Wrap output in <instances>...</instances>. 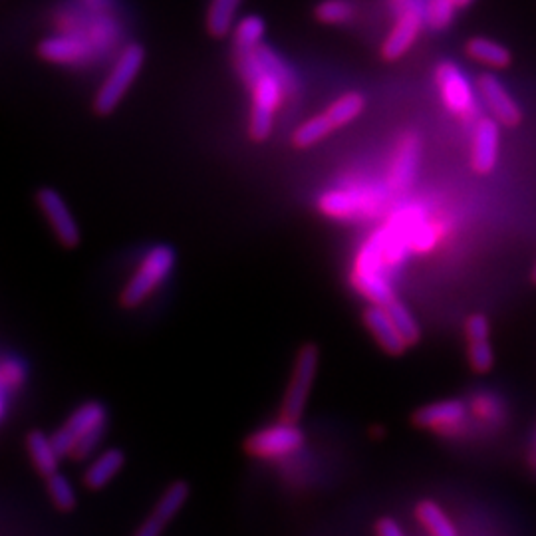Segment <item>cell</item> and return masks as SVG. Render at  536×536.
Masks as SVG:
<instances>
[{
  "mask_svg": "<svg viewBox=\"0 0 536 536\" xmlns=\"http://www.w3.org/2000/svg\"><path fill=\"white\" fill-rule=\"evenodd\" d=\"M26 380V372L24 366L18 360L12 358H4L2 366H0V390H2V417H6V409H8V396L12 392H16Z\"/></svg>",
  "mask_w": 536,
  "mask_h": 536,
  "instance_id": "d6a6232c",
  "label": "cell"
},
{
  "mask_svg": "<svg viewBox=\"0 0 536 536\" xmlns=\"http://www.w3.org/2000/svg\"><path fill=\"white\" fill-rule=\"evenodd\" d=\"M175 267V251L169 245H155L141 261L134 276L120 294L124 308H135L159 288Z\"/></svg>",
  "mask_w": 536,
  "mask_h": 536,
  "instance_id": "3957f363",
  "label": "cell"
},
{
  "mask_svg": "<svg viewBox=\"0 0 536 536\" xmlns=\"http://www.w3.org/2000/svg\"><path fill=\"white\" fill-rule=\"evenodd\" d=\"M469 403L459 398H447L439 402L427 403L411 415V423L419 429L437 433H459L469 419Z\"/></svg>",
  "mask_w": 536,
  "mask_h": 536,
  "instance_id": "7c38bea8",
  "label": "cell"
},
{
  "mask_svg": "<svg viewBox=\"0 0 536 536\" xmlns=\"http://www.w3.org/2000/svg\"><path fill=\"white\" fill-rule=\"evenodd\" d=\"M352 280L354 286L364 296H368L372 304L388 306L396 300L394 288L382 272V237H374L370 245L360 253Z\"/></svg>",
  "mask_w": 536,
  "mask_h": 536,
  "instance_id": "8992f818",
  "label": "cell"
},
{
  "mask_svg": "<svg viewBox=\"0 0 536 536\" xmlns=\"http://www.w3.org/2000/svg\"><path fill=\"white\" fill-rule=\"evenodd\" d=\"M364 110H366V98L360 92H348L340 96L334 104H330L324 110V114L332 122L334 130H340L352 124L356 118H360Z\"/></svg>",
  "mask_w": 536,
  "mask_h": 536,
  "instance_id": "cb8c5ba5",
  "label": "cell"
},
{
  "mask_svg": "<svg viewBox=\"0 0 536 536\" xmlns=\"http://www.w3.org/2000/svg\"><path fill=\"white\" fill-rule=\"evenodd\" d=\"M376 535L378 536H405L403 529L392 517H384L376 523Z\"/></svg>",
  "mask_w": 536,
  "mask_h": 536,
  "instance_id": "d590c367",
  "label": "cell"
},
{
  "mask_svg": "<svg viewBox=\"0 0 536 536\" xmlns=\"http://www.w3.org/2000/svg\"><path fill=\"white\" fill-rule=\"evenodd\" d=\"M302 445L304 431L296 423L280 419V423L268 425L249 435L245 449L249 455L259 459H276L298 451Z\"/></svg>",
  "mask_w": 536,
  "mask_h": 536,
  "instance_id": "ba28073f",
  "label": "cell"
},
{
  "mask_svg": "<svg viewBox=\"0 0 536 536\" xmlns=\"http://www.w3.org/2000/svg\"><path fill=\"white\" fill-rule=\"evenodd\" d=\"M380 207L382 199L368 191L364 195L362 191L332 189L318 199V209L332 219H354L362 213H366V217H374L372 213H376Z\"/></svg>",
  "mask_w": 536,
  "mask_h": 536,
  "instance_id": "5bb4252c",
  "label": "cell"
},
{
  "mask_svg": "<svg viewBox=\"0 0 536 536\" xmlns=\"http://www.w3.org/2000/svg\"><path fill=\"white\" fill-rule=\"evenodd\" d=\"M257 52V50H255ZM241 80L249 86L253 94V110L249 122V135L253 141H267L274 126V114L286 98L284 86L276 76H272L259 56L249 58L239 68Z\"/></svg>",
  "mask_w": 536,
  "mask_h": 536,
  "instance_id": "6da1fadb",
  "label": "cell"
},
{
  "mask_svg": "<svg viewBox=\"0 0 536 536\" xmlns=\"http://www.w3.org/2000/svg\"><path fill=\"white\" fill-rule=\"evenodd\" d=\"M239 4L241 0H211L207 12V30L211 36L223 38L233 30Z\"/></svg>",
  "mask_w": 536,
  "mask_h": 536,
  "instance_id": "d4e9b609",
  "label": "cell"
},
{
  "mask_svg": "<svg viewBox=\"0 0 536 536\" xmlns=\"http://www.w3.org/2000/svg\"><path fill=\"white\" fill-rule=\"evenodd\" d=\"M126 465V455L122 449H108L102 455H98L90 467L84 473V485L90 491L104 489Z\"/></svg>",
  "mask_w": 536,
  "mask_h": 536,
  "instance_id": "44dd1931",
  "label": "cell"
},
{
  "mask_svg": "<svg viewBox=\"0 0 536 536\" xmlns=\"http://www.w3.org/2000/svg\"><path fill=\"white\" fill-rule=\"evenodd\" d=\"M501 124L493 116H479L471 130V169L477 175H491L501 159Z\"/></svg>",
  "mask_w": 536,
  "mask_h": 536,
  "instance_id": "8fae6325",
  "label": "cell"
},
{
  "mask_svg": "<svg viewBox=\"0 0 536 536\" xmlns=\"http://www.w3.org/2000/svg\"><path fill=\"white\" fill-rule=\"evenodd\" d=\"M36 201H38V207L42 209V213L46 215V219L50 221L60 245L66 249H76L82 241V235H80V227L74 221L72 211L68 209L64 197L52 187H42L36 193Z\"/></svg>",
  "mask_w": 536,
  "mask_h": 536,
  "instance_id": "4fadbf2b",
  "label": "cell"
},
{
  "mask_svg": "<svg viewBox=\"0 0 536 536\" xmlns=\"http://www.w3.org/2000/svg\"><path fill=\"white\" fill-rule=\"evenodd\" d=\"M334 132V126L332 122L326 118V114L322 112L320 116H314L310 118L308 122L300 124L294 134H292V145L296 149H306V147H312L316 145L318 141L326 139L328 135Z\"/></svg>",
  "mask_w": 536,
  "mask_h": 536,
  "instance_id": "4316f807",
  "label": "cell"
},
{
  "mask_svg": "<svg viewBox=\"0 0 536 536\" xmlns=\"http://www.w3.org/2000/svg\"><path fill=\"white\" fill-rule=\"evenodd\" d=\"M257 56H259V60L263 62V66L267 68L268 72L280 80V84L284 86L286 98L292 96V94H296V90H298V80H296L292 68H290V66H288V64H286V62H284V60H282L270 46H267V44L263 42V44L257 48Z\"/></svg>",
  "mask_w": 536,
  "mask_h": 536,
  "instance_id": "484cf974",
  "label": "cell"
},
{
  "mask_svg": "<svg viewBox=\"0 0 536 536\" xmlns=\"http://www.w3.org/2000/svg\"><path fill=\"white\" fill-rule=\"evenodd\" d=\"M38 56L58 66H78L94 58V44L80 34L48 36L38 44Z\"/></svg>",
  "mask_w": 536,
  "mask_h": 536,
  "instance_id": "9a60e30c",
  "label": "cell"
},
{
  "mask_svg": "<svg viewBox=\"0 0 536 536\" xmlns=\"http://www.w3.org/2000/svg\"><path fill=\"white\" fill-rule=\"evenodd\" d=\"M533 282H535L536 284V263H535V268H533Z\"/></svg>",
  "mask_w": 536,
  "mask_h": 536,
  "instance_id": "ab89813d",
  "label": "cell"
},
{
  "mask_svg": "<svg viewBox=\"0 0 536 536\" xmlns=\"http://www.w3.org/2000/svg\"><path fill=\"white\" fill-rule=\"evenodd\" d=\"M477 92L481 106L493 116L503 128H517L523 124V108L511 94L507 84L495 72H483L477 78Z\"/></svg>",
  "mask_w": 536,
  "mask_h": 536,
  "instance_id": "52a82bcc",
  "label": "cell"
},
{
  "mask_svg": "<svg viewBox=\"0 0 536 536\" xmlns=\"http://www.w3.org/2000/svg\"><path fill=\"white\" fill-rule=\"evenodd\" d=\"M92 12H108L114 6V0H80Z\"/></svg>",
  "mask_w": 536,
  "mask_h": 536,
  "instance_id": "8d00e7d4",
  "label": "cell"
},
{
  "mask_svg": "<svg viewBox=\"0 0 536 536\" xmlns=\"http://www.w3.org/2000/svg\"><path fill=\"white\" fill-rule=\"evenodd\" d=\"M191 495V487L187 481H175L171 483L159 501L155 503L149 517L139 525L134 536H161L165 527L177 517V513L183 509Z\"/></svg>",
  "mask_w": 536,
  "mask_h": 536,
  "instance_id": "2e32d148",
  "label": "cell"
},
{
  "mask_svg": "<svg viewBox=\"0 0 536 536\" xmlns=\"http://www.w3.org/2000/svg\"><path fill=\"white\" fill-rule=\"evenodd\" d=\"M415 519L429 536H459L449 515L431 499H423L415 505Z\"/></svg>",
  "mask_w": 536,
  "mask_h": 536,
  "instance_id": "7402d4cb",
  "label": "cell"
},
{
  "mask_svg": "<svg viewBox=\"0 0 536 536\" xmlns=\"http://www.w3.org/2000/svg\"><path fill=\"white\" fill-rule=\"evenodd\" d=\"M364 324L370 330V334L376 338L378 346L390 354V356H402L403 352L409 348L405 342L402 332L398 330L394 318L390 316L388 308L382 304H372L370 308L364 310Z\"/></svg>",
  "mask_w": 536,
  "mask_h": 536,
  "instance_id": "ac0fdd59",
  "label": "cell"
},
{
  "mask_svg": "<svg viewBox=\"0 0 536 536\" xmlns=\"http://www.w3.org/2000/svg\"><path fill=\"white\" fill-rule=\"evenodd\" d=\"M318 364H320V348L312 342L300 346L296 360H294V368H292L286 394L282 398V407H280L282 421L296 423L304 415L312 384L316 380Z\"/></svg>",
  "mask_w": 536,
  "mask_h": 536,
  "instance_id": "5b68a950",
  "label": "cell"
},
{
  "mask_svg": "<svg viewBox=\"0 0 536 536\" xmlns=\"http://www.w3.org/2000/svg\"><path fill=\"white\" fill-rule=\"evenodd\" d=\"M106 407L100 402L82 403L78 409L72 411V415L66 419V423L52 435V441L60 453V457L72 455L76 443L96 431L106 429Z\"/></svg>",
  "mask_w": 536,
  "mask_h": 536,
  "instance_id": "9c48e42d",
  "label": "cell"
},
{
  "mask_svg": "<svg viewBox=\"0 0 536 536\" xmlns=\"http://www.w3.org/2000/svg\"><path fill=\"white\" fill-rule=\"evenodd\" d=\"M425 26V0H413L396 14V24L382 44V58L386 62H398L413 48Z\"/></svg>",
  "mask_w": 536,
  "mask_h": 536,
  "instance_id": "30bf717a",
  "label": "cell"
},
{
  "mask_svg": "<svg viewBox=\"0 0 536 536\" xmlns=\"http://www.w3.org/2000/svg\"><path fill=\"white\" fill-rule=\"evenodd\" d=\"M457 10L455 0H425V22L431 30L443 32L453 24Z\"/></svg>",
  "mask_w": 536,
  "mask_h": 536,
  "instance_id": "4dcf8cb0",
  "label": "cell"
},
{
  "mask_svg": "<svg viewBox=\"0 0 536 536\" xmlns=\"http://www.w3.org/2000/svg\"><path fill=\"white\" fill-rule=\"evenodd\" d=\"M467 362L475 374H489L495 366V352L489 340L467 342Z\"/></svg>",
  "mask_w": 536,
  "mask_h": 536,
  "instance_id": "836d02e7",
  "label": "cell"
},
{
  "mask_svg": "<svg viewBox=\"0 0 536 536\" xmlns=\"http://www.w3.org/2000/svg\"><path fill=\"white\" fill-rule=\"evenodd\" d=\"M46 491L50 495V501L54 503V507L62 513H70L76 509L78 505V497H76V491L72 487V483L60 475L58 471L50 477H46Z\"/></svg>",
  "mask_w": 536,
  "mask_h": 536,
  "instance_id": "f1b7e54d",
  "label": "cell"
},
{
  "mask_svg": "<svg viewBox=\"0 0 536 536\" xmlns=\"http://www.w3.org/2000/svg\"><path fill=\"white\" fill-rule=\"evenodd\" d=\"M475 0H455V4L459 6V8H467V6H471Z\"/></svg>",
  "mask_w": 536,
  "mask_h": 536,
  "instance_id": "f35d334b",
  "label": "cell"
},
{
  "mask_svg": "<svg viewBox=\"0 0 536 536\" xmlns=\"http://www.w3.org/2000/svg\"><path fill=\"white\" fill-rule=\"evenodd\" d=\"M356 16V4L350 0H322L314 6V18L322 24L340 26Z\"/></svg>",
  "mask_w": 536,
  "mask_h": 536,
  "instance_id": "83f0119b",
  "label": "cell"
},
{
  "mask_svg": "<svg viewBox=\"0 0 536 536\" xmlns=\"http://www.w3.org/2000/svg\"><path fill=\"white\" fill-rule=\"evenodd\" d=\"M386 308H388L390 316L394 318L398 330L402 332L405 342L409 346H415L421 340V326H419L417 318L411 314V310L403 304L402 300H398V298L394 302H390Z\"/></svg>",
  "mask_w": 536,
  "mask_h": 536,
  "instance_id": "1f68e13d",
  "label": "cell"
},
{
  "mask_svg": "<svg viewBox=\"0 0 536 536\" xmlns=\"http://www.w3.org/2000/svg\"><path fill=\"white\" fill-rule=\"evenodd\" d=\"M467 56L481 64L483 68L495 72V70H507L513 62V54L507 46H503L499 40L487 38V36H473L465 44Z\"/></svg>",
  "mask_w": 536,
  "mask_h": 536,
  "instance_id": "d6986e66",
  "label": "cell"
},
{
  "mask_svg": "<svg viewBox=\"0 0 536 536\" xmlns=\"http://www.w3.org/2000/svg\"><path fill=\"white\" fill-rule=\"evenodd\" d=\"M143 62H145V48L141 44L132 42L124 48V52L118 56L116 64L112 66V72L104 80L94 100V110L100 116H110L120 106V102L132 88Z\"/></svg>",
  "mask_w": 536,
  "mask_h": 536,
  "instance_id": "277c9868",
  "label": "cell"
},
{
  "mask_svg": "<svg viewBox=\"0 0 536 536\" xmlns=\"http://www.w3.org/2000/svg\"><path fill=\"white\" fill-rule=\"evenodd\" d=\"M435 86L443 106L463 122H475L481 106L477 84L461 70L459 64L443 60L435 66Z\"/></svg>",
  "mask_w": 536,
  "mask_h": 536,
  "instance_id": "7a4b0ae2",
  "label": "cell"
},
{
  "mask_svg": "<svg viewBox=\"0 0 536 536\" xmlns=\"http://www.w3.org/2000/svg\"><path fill=\"white\" fill-rule=\"evenodd\" d=\"M413 0H390V6L396 14H400L405 6H409Z\"/></svg>",
  "mask_w": 536,
  "mask_h": 536,
  "instance_id": "74e56055",
  "label": "cell"
},
{
  "mask_svg": "<svg viewBox=\"0 0 536 536\" xmlns=\"http://www.w3.org/2000/svg\"><path fill=\"white\" fill-rule=\"evenodd\" d=\"M419 161H421V139L417 137V134L403 135L398 141L392 167H390V175H388V185L394 193H405L413 185L417 177Z\"/></svg>",
  "mask_w": 536,
  "mask_h": 536,
  "instance_id": "e0dca14e",
  "label": "cell"
},
{
  "mask_svg": "<svg viewBox=\"0 0 536 536\" xmlns=\"http://www.w3.org/2000/svg\"><path fill=\"white\" fill-rule=\"evenodd\" d=\"M463 332H465V340L473 342V340H489L491 338V324L489 318L481 312L469 314L465 324H463Z\"/></svg>",
  "mask_w": 536,
  "mask_h": 536,
  "instance_id": "e575fe53",
  "label": "cell"
},
{
  "mask_svg": "<svg viewBox=\"0 0 536 536\" xmlns=\"http://www.w3.org/2000/svg\"><path fill=\"white\" fill-rule=\"evenodd\" d=\"M469 409L479 421L489 423V425H497L505 419V403L501 402V398L495 394H485V392L475 394L469 400Z\"/></svg>",
  "mask_w": 536,
  "mask_h": 536,
  "instance_id": "f546056e",
  "label": "cell"
},
{
  "mask_svg": "<svg viewBox=\"0 0 536 536\" xmlns=\"http://www.w3.org/2000/svg\"><path fill=\"white\" fill-rule=\"evenodd\" d=\"M26 451L30 455V461L34 463V469L46 479L58 471L60 465V453L52 441V435L48 437L44 431L34 429L26 435Z\"/></svg>",
  "mask_w": 536,
  "mask_h": 536,
  "instance_id": "ffe728a7",
  "label": "cell"
},
{
  "mask_svg": "<svg viewBox=\"0 0 536 536\" xmlns=\"http://www.w3.org/2000/svg\"><path fill=\"white\" fill-rule=\"evenodd\" d=\"M265 20L257 14H249L243 16L231 30V38H233V50L235 52H249L255 50L263 44L265 38Z\"/></svg>",
  "mask_w": 536,
  "mask_h": 536,
  "instance_id": "603a6c76",
  "label": "cell"
}]
</instances>
